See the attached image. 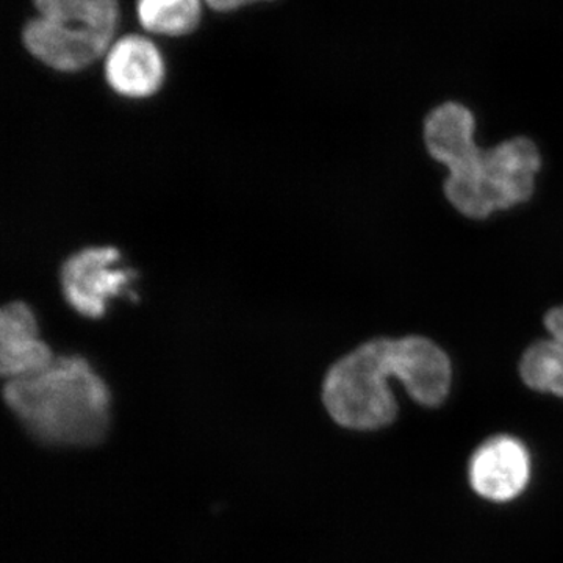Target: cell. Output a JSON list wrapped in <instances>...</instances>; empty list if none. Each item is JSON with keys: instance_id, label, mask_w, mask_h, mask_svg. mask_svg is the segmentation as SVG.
Segmentation results:
<instances>
[{"instance_id": "7c38bea8", "label": "cell", "mask_w": 563, "mask_h": 563, "mask_svg": "<svg viewBox=\"0 0 563 563\" xmlns=\"http://www.w3.org/2000/svg\"><path fill=\"white\" fill-rule=\"evenodd\" d=\"M520 376L532 390L563 398V346L553 339L529 346L520 362Z\"/></svg>"}, {"instance_id": "4fadbf2b", "label": "cell", "mask_w": 563, "mask_h": 563, "mask_svg": "<svg viewBox=\"0 0 563 563\" xmlns=\"http://www.w3.org/2000/svg\"><path fill=\"white\" fill-rule=\"evenodd\" d=\"M544 325H547L551 339L563 346V307H558V309L548 312L544 317Z\"/></svg>"}, {"instance_id": "9c48e42d", "label": "cell", "mask_w": 563, "mask_h": 563, "mask_svg": "<svg viewBox=\"0 0 563 563\" xmlns=\"http://www.w3.org/2000/svg\"><path fill=\"white\" fill-rule=\"evenodd\" d=\"M107 81L118 95L150 98L161 90L165 65L161 52L143 36H124L113 44L106 62Z\"/></svg>"}, {"instance_id": "52a82bcc", "label": "cell", "mask_w": 563, "mask_h": 563, "mask_svg": "<svg viewBox=\"0 0 563 563\" xmlns=\"http://www.w3.org/2000/svg\"><path fill=\"white\" fill-rule=\"evenodd\" d=\"M55 361L40 339L38 321L25 302H10L0 312V373L7 380L24 379Z\"/></svg>"}, {"instance_id": "8992f818", "label": "cell", "mask_w": 563, "mask_h": 563, "mask_svg": "<svg viewBox=\"0 0 563 563\" xmlns=\"http://www.w3.org/2000/svg\"><path fill=\"white\" fill-rule=\"evenodd\" d=\"M529 481V455L512 437H495L474 453L470 483L477 495L490 501H510Z\"/></svg>"}, {"instance_id": "6da1fadb", "label": "cell", "mask_w": 563, "mask_h": 563, "mask_svg": "<svg viewBox=\"0 0 563 563\" xmlns=\"http://www.w3.org/2000/svg\"><path fill=\"white\" fill-rule=\"evenodd\" d=\"M3 399L29 433L51 446H95L109 432V387L77 355L55 357L43 372L7 380Z\"/></svg>"}, {"instance_id": "30bf717a", "label": "cell", "mask_w": 563, "mask_h": 563, "mask_svg": "<svg viewBox=\"0 0 563 563\" xmlns=\"http://www.w3.org/2000/svg\"><path fill=\"white\" fill-rule=\"evenodd\" d=\"M472 111L461 103L446 102L429 113L424 122V141L433 161L448 169L462 165L479 150L474 141Z\"/></svg>"}, {"instance_id": "8fae6325", "label": "cell", "mask_w": 563, "mask_h": 563, "mask_svg": "<svg viewBox=\"0 0 563 563\" xmlns=\"http://www.w3.org/2000/svg\"><path fill=\"white\" fill-rule=\"evenodd\" d=\"M139 16L146 31L158 35L181 36L198 27L199 0H139Z\"/></svg>"}, {"instance_id": "7a4b0ae2", "label": "cell", "mask_w": 563, "mask_h": 563, "mask_svg": "<svg viewBox=\"0 0 563 563\" xmlns=\"http://www.w3.org/2000/svg\"><path fill=\"white\" fill-rule=\"evenodd\" d=\"M542 158L528 139L504 141L493 150H477L451 169L444 195L454 209L473 220L507 210L531 199Z\"/></svg>"}, {"instance_id": "ba28073f", "label": "cell", "mask_w": 563, "mask_h": 563, "mask_svg": "<svg viewBox=\"0 0 563 563\" xmlns=\"http://www.w3.org/2000/svg\"><path fill=\"white\" fill-rule=\"evenodd\" d=\"M398 380L410 398L426 407L446 399L451 388V363L435 343L424 336L395 340Z\"/></svg>"}, {"instance_id": "5b68a950", "label": "cell", "mask_w": 563, "mask_h": 563, "mask_svg": "<svg viewBox=\"0 0 563 563\" xmlns=\"http://www.w3.org/2000/svg\"><path fill=\"white\" fill-rule=\"evenodd\" d=\"M133 277L135 273L121 265L120 251L88 247L63 263V296L77 313L95 320L106 314L111 299L128 290Z\"/></svg>"}, {"instance_id": "5bb4252c", "label": "cell", "mask_w": 563, "mask_h": 563, "mask_svg": "<svg viewBox=\"0 0 563 563\" xmlns=\"http://www.w3.org/2000/svg\"><path fill=\"white\" fill-rule=\"evenodd\" d=\"M257 2V0H242V5H246V3Z\"/></svg>"}, {"instance_id": "3957f363", "label": "cell", "mask_w": 563, "mask_h": 563, "mask_svg": "<svg viewBox=\"0 0 563 563\" xmlns=\"http://www.w3.org/2000/svg\"><path fill=\"white\" fill-rule=\"evenodd\" d=\"M398 379L395 340L376 339L344 355L329 369L322 401L332 420L354 431L390 424L398 404L388 380Z\"/></svg>"}, {"instance_id": "277c9868", "label": "cell", "mask_w": 563, "mask_h": 563, "mask_svg": "<svg viewBox=\"0 0 563 563\" xmlns=\"http://www.w3.org/2000/svg\"><path fill=\"white\" fill-rule=\"evenodd\" d=\"M41 16L29 22L24 44L57 70H79L109 49L118 22L117 0H35Z\"/></svg>"}]
</instances>
